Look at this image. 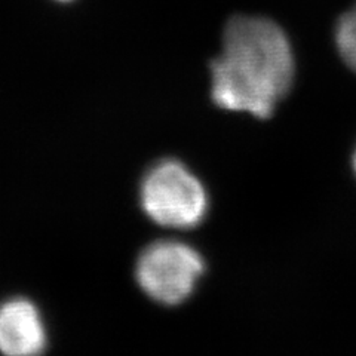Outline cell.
Listing matches in <instances>:
<instances>
[{
	"label": "cell",
	"instance_id": "cell-1",
	"mask_svg": "<svg viewBox=\"0 0 356 356\" xmlns=\"http://www.w3.org/2000/svg\"><path fill=\"white\" fill-rule=\"evenodd\" d=\"M294 55L285 31L255 15L232 17L222 51L211 61V97L226 110L269 119L294 82Z\"/></svg>",
	"mask_w": 356,
	"mask_h": 356
},
{
	"label": "cell",
	"instance_id": "cell-2",
	"mask_svg": "<svg viewBox=\"0 0 356 356\" xmlns=\"http://www.w3.org/2000/svg\"><path fill=\"white\" fill-rule=\"evenodd\" d=\"M146 214L161 226L192 229L202 222L208 209L204 186L177 161H163L149 171L141 186Z\"/></svg>",
	"mask_w": 356,
	"mask_h": 356
},
{
	"label": "cell",
	"instance_id": "cell-3",
	"mask_svg": "<svg viewBox=\"0 0 356 356\" xmlns=\"http://www.w3.org/2000/svg\"><path fill=\"white\" fill-rule=\"evenodd\" d=\"M204 270V259L192 247L163 241L141 252L136 276L143 291L154 302L175 306L192 296Z\"/></svg>",
	"mask_w": 356,
	"mask_h": 356
},
{
	"label": "cell",
	"instance_id": "cell-4",
	"mask_svg": "<svg viewBox=\"0 0 356 356\" xmlns=\"http://www.w3.org/2000/svg\"><path fill=\"white\" fill-rule=\"evenodd\" d=\"M47 343V328L31 302L14 298L0 306V352L10 356L38 355Z\"/></svg>",
	"mask_w": 356,
	"mask_h": 356
},
{
	"label": "cell",
	"instance_id": "cell-5",
	"mask_svg": "<svg viewBox=\"0 0 356 356\" xmlns=\"http://www.w3.org/2000/svg\"><path fill=\"white\" fill-rule=\"evenodd\" d=\"M336 44L340 57L356 73V19L341 14L336 24Z\"/></svg>",
	"mask_w": 356,
	"mask_h": 356
},
{
	"label": "cell",
	"instance_id": "cell-6",
	"mask_svg": "<svg viewBox=\"0 0 356 356\" xmlns=\"http://www.w3.org/2000/svg\"><path fill=\"white\" fill-rule=\"evenodd\" d=\"M348 13H349L355 19H356V3H355V5L348 10Z\"/></svg>",
	"mask_w": 356,
	"mask_h": 356
},
{
	"label": "cell",
	"instance_id": "cell-7",
	"mask_svg": "<svg viewBox=\"0 0 356 356\" xmlns=\"http://www.w3.org/2000/svg\"><path fill=\"white\" fill-rule=\"evenodd\" d=\"M353 166H355V172H356V153H355V159H353Z\"/></svg>",
	"mask_w": 356,
	"mask_h": 356
},
{
	"label": "cell",
	"instance_id": "cell-8",
	"mask_svg": "<svg viewBox=\"0 0 356 356\" xmlns=\"http://www.w3.org/2000/svg\"><path fill=\"white\" fill-rule=\"evenodd\" d=\"M63 2H67V0H63Z\"/></svg>",
	"mask_w": 356,
	"mask_h": 356
}]
</instances>
